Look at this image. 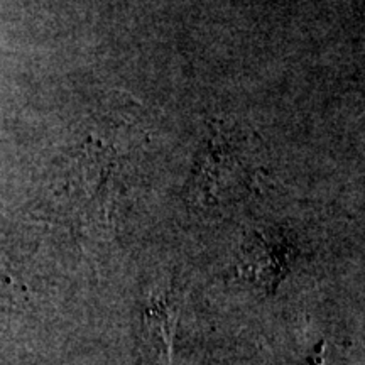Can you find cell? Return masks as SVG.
<instances>
[{"mask_svg":"<svg viewBox=\"0 0 365 365\" xmlns=\"http://www.w3.org/2000/svg\"><path fill=\"white\" fill-rule=\"evenodd\" d=\"M289 244L281 235L255 234L242 254V272L274 291L286 274Z\"/></svg>","mask_w":365,"mask_h":365,"instance_id":"6da1fadb","label":"cell"},{"mask_svg":"<svg viewBox=\"0 0 365 365\" xmlns=\"http://www.w3.org/2000/svg\"><path fill=\"white\" fill-rule=\"evenodd\" d=\"M180 322V307L171 293H163L150 298L144 312V323L149 335L156 340L158 352H161L168 364H171L175 333Z\"/></svg>","mask_w":365,"mask_h":365,"instance_id":"7a4b0ae2","label":"cell"}]
</instances>
